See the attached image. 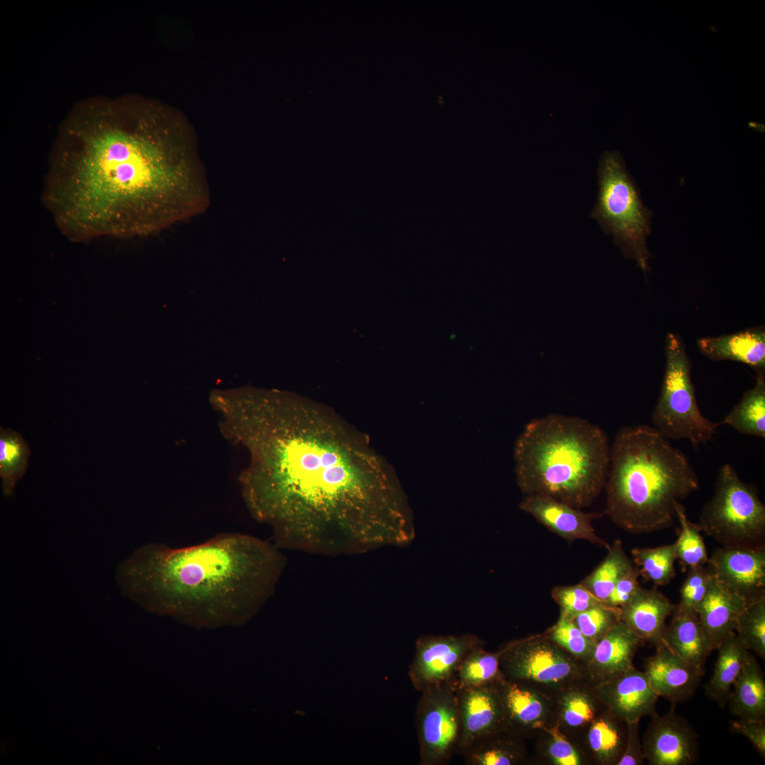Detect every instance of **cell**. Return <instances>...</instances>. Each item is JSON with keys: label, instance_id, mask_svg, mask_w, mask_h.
Returning a JSON list of instances; mask_svg holds the SVG:
<instances>
[{"label": "cell", "instance_id": "d590c367", "mask_svg": "<svg viewBox=\"0 0 765 765\" xmlns=\"http://www.w3.org/2000/svg\"><path fill=\"white\" fill-rule=\"evenodd\" d=\"M742 645L765 659V596L747 604L735 628Z\"/></svg>", "mask_w": 765, "mask_h": 765}, {"label": "cell", "instance_id": "8fae6325", "mask_svg": "<svg viewBox=\"0 0 765 765\" xmlns=\"http://www.w3.org/2000/svg\"><path fill=\"white\" fill-rule=\"evenodd\" d=\"M484 644L483 640L472 633L420 636L416 641L409 669L413 686L421 692L432 686L454 684L455 672L465 654Z\"/></svg>", "mask_w": 765, "mask_h": 765}, {"label": "cell", "instance_id": "f1b7e54d", "mask_svg": "<svg viewBox=\"0 0 765 765\" xmlns=\"http://www.w3.org/2000/svg\"><path fill=\"white\" fill-rule=\"evenodd\" d=\"M753 387L746 390L740 401L718 422L739 433L765 438V378L764 370H757Z\"/></svg>", "mask_w": 765, "mask_h": 765}, {"label": "cell", "instance_id": "d6a6232c", "mask_svg": "<svg viewBox=\"0 0 765 765\" xmlns=\"http://www.w3.org/2000/svg\"><path fill=\"white\" fill-rule=\"evenodd\" d=\"M536 752L538 761L547 765L590 764L581 747L566 736L554 723L540 730Z\"/></svg>", "mask_w": 765, "mask_h": 765}, {"label": "cell", "instance_id": "ac0fdd59", "mask_svg": "<svg viewBox=\"0 0 765 765\" xmlns=\"http://www.w3.org/2000/svg\"><path fill=\"white\" fill-rule=\"evenodd\" d=\"M644 662V672L657 696L672 703L688 701L695 693L704 669L687 662L663 642Z\"/></svg>", "mask_w": 765, "mask_h": 765}, {"label": "cell", "instance_id": "cb8c5ba5", "mask_svg": "<svg viewBox=\"0 0 765 765\" xmlns=\"http://www.w3.org/2000/svg\"><path fill=\"white\" fill-rule=\"evenodd\" d=\"M627 738V723L606 709L598 715L579 741L590 764L617 765Z\"/></svg>", "mask_w": 765, "mask_h": 765}, {"label": "cell", "instance_id": "f35d334b", "mask_svg": "<svg viewBox=\"0 0 765 765\" xmlns=\"http://www.w3.org/2000/svg\"><path fill=\"white\" fill-rule=\"evenodd\" d=\"M551 596L560 606V618L570 620L584 611L604 603L592 594L581 583L571 586H555L551 591Z\"/></svg>", "mask_w": 765, "mask_h": 765}, {"label": "cell", "instance_id": "52a82bcc", "mask_svg": "<svg viewBox=\"0 0 765 765\" xmlns=\"http://www.w3.org/2000/svg\"><path fill=\"white\" fill-rule=\"evenodd\" d=\"M697 524L722 546L765 548V506L756 489L729 463L720 468Z\"/></svg>", "mask_w": 765, "mask_h": 765}, {"label": "cell", "instance_id": "74e56055", "mask_svg": "<svg viewBox=\"0 0 765 765\" xmlns=\"http://www.w3.org/2000/svg\"><path fill=\"white\" fill-rule=\"evenodd\" d=\"M572 620L586 638L596 643L620 620V608L601 603Z\"/></svg>", "mask_w": 765, "mask_h": 765}, {"label": "cell", "instance_id": "277c9868", "mask_svg": "<svg viewBox=\"0 0 765 765\" xmlns=\"http://www.w3.org/2000/svg\"><path fill=\"white\" fill-rule=\"evenodd\" d=\"M604 514L632 534L672 526L676 505L698 490L689 460L656 429L625 426L611 447Z\"/></svg>", "mask_w": 765, "mask_h": 765}, {"label": "cell", "instance_id": "44dd1931", "mask_svg": "<svg viewBox=\"0 0 765 765\" xmlns=\"http://www.w3.org/2000/svg\"><path fill=\"white\" fill-rule=\"evenodd\" d=\"M676 605L657 589L641 586L631 601L620 608V620L645 643H662L667 619Z\"/></svg>", "mask_w": 765, "mask_h": 765}, {"label": "cell", "instance_id": "60d3db41", "mask_svg": "<svg viewBox=\"0 0 765 765\" xmlns=\"http://www.w3.org/2000/svg\"><path fill=\"white\" fill-rule=\"evenodd\" d=\"M640 571L636 566L623 576L616 584L610 594L606 604L621 608L634 597L640 589Z\"/></svg>", "mask_w": 765, "mask_h": 765}, {"label": "cell", "instance_id": "83f0119b", "mask_svg": "<svg viewBox=\"0 0 765 765\" xmlns=\"http://www.w3.org/2000/svg\"><path fill=\"white\" fill-rule=\"evenodd\" d=\"M718 652L713 673L705 685V693L724 708L749 653L735 632L731 633L716 649Z\"/></svg>", "mask_w": 765, "mask_h": 765}, {"label": "cell", "instance_id": "4dcf8cb0", "mask_svg": "<svg viewBox=\"0 0 765 765\" xmlns=\"http://www.w3.org/2000/svg\"><path fill=\"white\" fill-rule=\"evenodd\" d=\"M30 455V448L20 434L0 428V477L6 497L13 494L16 483L26 472Z\"/></svg>", "mask_w": 765, "mask_h": 765}, {"label": "cell", "instance_id": "836d02e7", "mask_svg": "<svg viewBox=\"0 0 765 765\" xmlns=\"http://www.w3.org/2000/svg\"><path fill=\"white\" fill-rule=\"evenodd\" d=\"M631 555L640 577L655 586L667 585L676 575V542L655 548H635Z\"/></svg>", "mask_w": 765, "mask_h": 765}, {"label": "cell", "instance_id": "5bb4252c", "mask_svg": "<svg viewBox=\"0 0 765 765\" xmlns=\"http://www.w3.org/2000/svg\"><path fill=\"white\" fill-rule=\"evenodd\" d=\"M594 689L603 708L626 723L657 714L659 696L645 673L634 667L594 686Z\"/></svg>", "mask_w": 765, "mask_h": 765}, {"label": "cell", "instance_id": "8d00e7d4", "mask_svg": "<svg viewBox=\"0 0 765 765\" xmlns=\"http://www.w3.org/2000/svg\"><path fill=\"white\" fill-rule=\"evenodd\" d=\"M545 631L556 644L584 665L590 657L596 644L586 638L570 619L559 618L557 623Z\"/></svg>", "mask_w": 765, "mask_h": 765}, {"label": "cell", "instance_id": "603a6c76", "mask_svg": "<svg viewBox=\"0 0 765 765\" xmlns=\"http://www.w3.org/2000/svg\"><path fill=\"white\" fill-rule=\"evenodd\" d=\"M700 351L713 361L730 360L757 370L765 367L764 327L743 330L732 334L705 337L697 341Z\"/></svg>", "mask_w": 765, "mask_h": 765}, {"label": "cell", "instance_id": "7a4b0ae2", "mask_svg": "<svg viewBox=\"0 0 765 765\" xmlns=\"http://www.w3.org/2000/svg\"><path fill=\"white\" fill-rule=\"evenodd\" d=\"M42 201L74 240L146 236L186 221L210 202L185 124L152 105L91 99L63 123Z\"/></svg>", "mask_w": 765, "mask_h": 765}, {"label": "cell", "instance_id": "e575fe53", "mask_svg": "<svg viewBox=\"0 0 765 765\" xmlns=\"http://www.w3.org/2000/svg\"><path fill=\"white\" fill-rule=\"evenodd\" d=\"M676 518L680 527L676 542V555L684 570L705 566L709 557L701 531L697 523L687 517L681 502L676 505Z\"/></svg>", "mask_w": 765, "mask_h": 765}, {"label": "cell", "instance_id": "30bf717a", "mask_svg": "<svg viewBox=\"0 0 765 765\" xmlns=\"http://www.w3.org/2000/svg\"><path fill=\"white\" fill-rule=\"evenodd\" d=\"M420 693L415 715L419 764H448L456 753L460 732L455 686L448 683Z\"/></svg>", "mask_w": 765, "mask_h": 765}, {"label": "cell", "instance_id": "8992f818", "mask_svg": "<svg viewBox=\"0 0 765 765\" xmlns=\"http://www.w3.org/2000/svg\"><path fill=\"white\" fill-rule=\"evenodd\" d=\"M598 196L590 213L602 230L613 237L625 257L645 273L652 255L647 246L652 211L642 203L639 188L618 151H606L598 163Z\"/></svg>", "mask_w": 765, "mask_h": 765}, {"label": "cell", "instance_id": "6da1fadb", "mask_svg": "<svg viewBox=\"0 0 765 765\" xmlns=\"http://www.w3.org/2000/svg\"><path fill=\"white\" fill-rule=\"evenodd\" d=\"M222 412L249 455L245 504L278 548L337 556L412 542L413 514L395 473L338 414L270 397H232Z\"/></svg>", "mask_w": 765, "mask_h": 765}, {"label": "cell", "instance_id": "f546056e", "mask_svg": "<svg viewBox=\"0 0 765 765\" xmlns=\"http://www.w3.org/2000/svg\"><path fill=\"white\" fill-rule=\"evenodd\" d=\"M484 646L474 647L460 662L454 678L456 688L494 685L504 679L499 651L489 652Z\"/></svg>", "mask_w": 765, "mask_h": 765}, {"label": "cell", "instance_id": "7402d4cb", "mask_svg": "<svg viewBox=\"0 0 765 765\" xmlns=\"http://www.w3.org/2000/svg\"><path fill=\"white\" fill-rule=\"evenodd\" d=\"M604 709L588 681L574 684L554 699L553 723L579 744L582 735Z\"/></svg>", "mask_w": 765, "mask_h": 765}, {"label": "cell", "instance_id": "b9f144b4", "mask_svg": "<svg viewBox=\"0 0 765 765\" xmlns=\"http://www.w3.org/2000/svg\"><path fill=\"white\" fill-rule=\"evenodd\" d=\"M730 730L744 736L761 759H765V720L740 719L730 722Z\"/></svg>", "mask_w": 765, "mask_h": 765}, {"label": "cell", "instance_id": "ab89813d", "mask_svg": "<svg viewBox=\"0 0 765 765\" xmlns=\"http://www.w3.org/2000/svg\"><path fill=\"white\" fill-rule=\"evenodd\" d=\"M713 575L707 567L688 569L687 576L680 590L679 606L688 610L696 608L704 598Z\"/></svg>", "mask_w": 765, "mask_h": 765}, {"label": "cell", "instance_id": "d4e9b609", "mask_svg": "<svg viewBox=\"0 0 765 765\" xmlns=\"http://www.w3.org/2000/svg\"><path fill=\"white\" fill-rule=\"evenodd\" d=\"M662 642L681 658L702 669L713 651L696 611L678 605L666 625Z\"/></svg>", "mask_w": 765, "mask_h": 765}, {"label": "cell", "instance_id": "5b68a950", "mask_svg": "<svg viewBox=\"0 0 765 765\" xmlns=\"http://www.w3.org/2000/svg\"><path fill=\"white\" fill-rule=\"evenodd\" d=\"M610 452L606 432L586 419L560 414L535 418L515 443L516 482L525 495L582 509L604 489Z\"/></svg>", "mask_w": 765, "mask_h": 765}, {"label": "cell", "instance_id": "e0dca14e", "mask_svg": "<svg viewBox=\"0 0 765 765\" xmlns=\"http://www.w3.org/2000/svg\"><path fill=\"white\" fill-rule=\"evenodd\" d=\"M497 687L508 729L527 739L553 723L555 698L506 679Z\"/></svg>", "mask_w": 765, "mask_h": 765}, {"label": "cell", "instance_id": "4316f807", "mask_svg": "<svg viewBox=\"0 0 765 765\" xmlns=\"http://www.w3.org/2000/svg\"><path fill=\"white\" fill-rule=\"evenodd\" d=\"M730 713L740 719L765 720V681L749 652L728 698Z\"/></svg>", "mask_w": 765, "mask_h": 765}, {"label": "cell", "instance_id": "ba28073f", "mask_svg": "<svg viewBox=\"0 0 765 765\" xmlns=\"http://www.w3.org/2000/svg\"><path fill=\"white\" fill-rule=\"evenodd\" d=\"M665 354L664 380L652 413L653 427L669 440L686 439L698 448L713 439L719 424L701 412L690 359L681 339L673 333L667 335Z\"/></svg>", "mask_w": 765, "mask_h": 765}, {"label": "cell", "instance_id": "1f68e13d", "mask_svg": "<svg viewBox=\"0 0 765 765\" xmlns=\"http://www.w3.org/2000/svg\"><path fill=\"white\" fill-rule=\"evenodd\" d=\"M622 542L614 541L608 554L596 568L580 583L601 601H606L618 581L633 567Z\"/></svg>", "mask_w": 765, "mask_h": 765}, {"label": "cell", "instance_id": "2e32d148", "mask_svg": "<svg viewBox=\"0 0 765 765\" xmlns=\"http://www.w3.org/2000/svg\"><path fill=\"white\" fill-rule=\"evenodd\" d=\"M455 692L460 727L456 753L482 736L508 728L497 684L455 688Z\"/></svg>", "mask_w": 765, "mask_h": 765}, {"label": "cell", "instance_id": "7c38bea8", "mask_svg": "<svg viewBox=\"0 0 765 765\" xmlns=\"http://www.w3.org/2000/svg\"><path fill=\"white\" fill-rule=\"evenodd\" d=\"M652 717L642 740L645 760L650 765H691L698 757V735L690 723L675 712Z\"/></svg>", "mask_w": 765, "mask_h": 765}, {"label": "cell", "instance_id": "4fadbf2b", "mask_svg": "<svg viewBox=\"0 0 765 765\" xmlns=\"http://www.w3.org/2000/svg\"><path fill=\"white\" fill-rule=\"evenodd\" d=\"M706 565L721 584L747 604L765 596V548L722 546Z\"/></svg>", "mask_w": 765, "mask_h": 765}, {"label": "cell", "instance_id": "9c48e42d", "mask_svg": "<svg viewBox=\"0 0 765 765\" xmlns=\"http://www.w3.org/2000/svg\"><path fill=\"white\" fill-rule=\"evenodd\" d=\"M504 679L555 698L586 679L584 664L556 644L546 631L503 644L498 650Z\"/></svg>", "mask_w": 765, "mask_h": 765}, {"label": "cell", "instance_id": "484cf974", "mask_svg": "<svg viewBox=\"0 0 765 765\" xmlns=\"http://www.w3.org/2000/svg\"><path fill=\"white\" fill-rule=\"evenodd\" d=\"M460 754L466 765H521L528 761L526 739L508 728L476 739Z\"/></svg>", "mask_w": 765, "mask_h": 765}, {"label": "cell", "instance_id": "ffe728a7", "mask_svg": "<svg viewBox=\"0 0 765 765\" xmlns=\"http://www.w3.org/2000/svg\"><path fill=\"white\" fill-rule=\"evenodd\" d=\"M738 594L721 584L714 577L707 592L696 608L698 620L713 650L731 633L747 606Z\"/></svg>", "mask_w": 765, "mask_h": 765}, {"label": "cell", "instance_id": "9a60e30c", "mask_svg": "<svg viewBox=\"0 0 765 765\" xmlns=\"http://www.w3.org/2000/svg\"><path fill=\"white\" fill-rule=\"evenodd\" d=\"M519 508L568 542L584 540L607 550L611 547L596 534L592 526V522L601 518L602 514L584 512L564 502L537 494L525 495Z\"/></svg>", "mask_w": 765, "mask_h": 765}, {"label": "cell", "instance_id": "d6986e66", "mask_svg": "<svg viewBox=\"0 0 765 765\" xmlns=\"http://www.w3.org/2000/svg\"><path fill=\"white\" fill-rule=\"evenodd\" d=\"M645 642L620 620L596 642L584 665L586 680L593 686L609 680L632 668L634 656Z\"/></svg>", "mask_w": 765, "mask_h": 765}, {"label": "cell", "instance_id": "3957f363", "mask_svg": "<svg viewBox=\"0 0 765 765\" xmlns=\"http://www.w3.org/2000/svg\"><path fill=\"white\" fill-rule=\"evenodd\" d=\"M286 565L273 542L228 532L183 548L142 545L115 577L121 594L147 611L215 629L249 619L274 594Z\"/></svg>", "mask_w": 765, "mask_h": 765}, {"label": "cell", "instance_id": "7bdbcfd3", "mask_svg": "<svg viewBox=\"0 0 765 765\" xmlns=\"http://www.w3.org/2000/svg\"><path fill=\"white\" fill-rule=\"evenodd\" d=\"M645 760L639 733V722H628L625 748L617 765H641Z\"/></svg>", "mask_w": 765, "mask_h": 765}]
</instances>
